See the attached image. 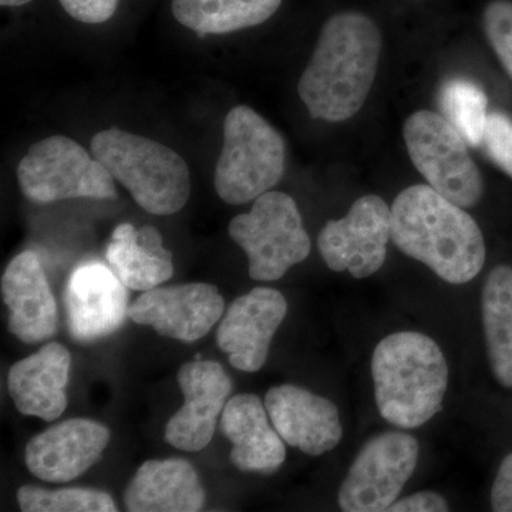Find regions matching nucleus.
<instances>
[{
	"label": "nucleus",
	"mask_w": 512,
	"mask_h": 512,
	"mask_svg": "<svg viewBox=\"0 0 512 512\" xmlns=\"http://www.w3.org/2000/svg\"><path fill=\"white\" fill-rule=\"evenodd\" d=\"M382 53V33L360 12L336 13L326 20L298 84L312 119L340 123L362 109Z\"/></svg>",
	"instance_id": "f257e3e1"
},
{
	"label": "nucleus",
	"mask_w": 512,
	"mask_h": 512,
	"mask_svg": "<svg viewBox=\"0 0 512 512\" xmlns=\"http://www.w3.org/2000/svg\"><path fill=\"white\" fill-rule=\"evenodd\" d=\"M392 241L448 284H468L487 261L480 225L430 185H412L397 195L392 205Z\"/></svg>",
	"instance_id": "f03ea898"
},
{
	"label": "nucleus",
	"mask_w": 512,
	"mask_h": 512,
	"mask_svg": "<svg viewBox=\"0 0 512 512\" xmlns=\"http://www.w3.org/2000/svg\"><path fill=\"white\" fill-rule=\"evenodd\" d=\"M380 416L399 429H417L443 407L448 365L436 340L419 332H397L380 340L372 356Z\"/></svg>",
	"instance_id": "7ed1b4c3"
},
{
	"label": "nucleus",
	"mask_w": 512,
	"mask_h": 512,
	"mask_svg": "<svg viewBox=\"0 0 512 512\" xmlns=\"http://www.w3.org/2000/svg\"><path fill=\"white\" fill-rule=\"evenodd\" d=\"M92 151L144 211L173 215L187 204L190 170L184 158L170 147L120 128H109L93 137Z\"/></svg>",
	"instance_id": "20e7f679"
},
{
	"label": "nucleus",
	"mask_w": 512,
	"mask_h": 512,
	"mask_svg": "<svg viewBox=\"0 0 512 512\" xmlns=\"http://www.w3.org/2000/svg\"><path fill=\"white\" fill-rule=\"evenodd\" d=\"M285 141L248 106L234 107L224 120V144L214 185L222 201L242 205L255 201L281 181Z\"/></svg>",
	"instance_id": "39448f33"
},
{
	"label": "nucleus",
	"mask_w": 512,
	"mask_h": 512,
	"mask_svg": "<svg viewBox=\"0 0 512 512\" xmlns=\"http://www.w3.org/2000/svg\"><path fill=\"white\" fill-rule=\"evenodd\" d=\"M229 237L248 256L249 276L276 281L311 254V238L291 195L268 191L256 198L248 214L229 224Z\"/></svg>",
	"instance_id": "423d86ee"
},
{
	"label": "nucleus",
	"mask_w": 512,
	"mask_h": 512,
	"mask_svg": "<svg viewBox=\"0 0 512 512\" xmlns=\"http://www.w3.org/2000/svg\"><path fill=\"white\" fill-rule=\"evenodd\" d=\"M403 136L414 167L431 188L463 208L481 201L483 175L470 156L466 138L447 117L416 111L404 123Z\"/></svg>",
	"instance_id": "0eeeda50"
},
{
	"label": "nucleus",
	"mask_w": 512,
	"mask_h": 512,
	"mask_svg": "<svg viewBox=\"0 0 512 512\" xmlns=\"http://www.w3.org/2000/svg\"><path fill=\"white\" fill-rule=\"evenodd\" d=\"M20 191L35 204L92 198L116 200L113 175L79 143L63 136L40 140L18 167Z\"/></svg>",
	"instance_id": "6e6552de"
},
{
	"label": "nucleus",
	"mask_w": 512,
	"mask_h": 512,
	"mask_svg": "<svg viewBox=\"0 0 512 512\" xmlns=\"http://www.w3.org/2000/svg\"><path fill=\"white\" fill-rule=\"evenodd\" d=\"M419 454V441L403 431H384L366 441L340 485V510H389L413 476Z\"/></svg>",
	"instance_id": "1a4fd4ad"
},
{
	"label": "nucleus",
	"mask_w": 512,
	"mask_h": 512,
	"mask_svg": "<svg viewBox=\"0 0 512 512\" xmlns=\"http://www.w3.org/2000/svg\"><path fill=\"white\" fill-rule=\"evenodd\" d=\"M390 239L392 208L370 194L357 198L345 217L323 227L318 248L332 271H348L353 278L365 279L382 268Z\"/></svg>",
	"instance_id": "9d476101"
},
{
	"label": "nucleus",
	"mask_w": 512,
	"mask_h": 512,
	"mask_svg": "<svg viewBox=\"0 0 512 512\" xmlns=\"http://www.w3.org/2000/svg\"><path fill=\"white\" fill-rule=\"evenodd\" d=\"M224 298L217 286L184 284L141 293L128 308L138 325L151 326L158 335L192 343L207 336L224 313Z\"/></svg>",
	"instance_id": "9b49d317"
},
{
	"label": "nucleus",
	"mask_w": 512,
	"mask_h": 512,
	"mask_svg": "<svg viewBox=\"0 0 512 512\" xmlns=\"http://www.w3.org/2000/svg\"><path fill=\"white\" fill-rule=\"evenodd\" d=\"M177 382L185 402L165 426V441L195 453L211 443L232 392V380L220 363L195 359L181 366Z\"/></svg>",
	"instance_id": "f8f14e48"
},
{
	"label": "nucleus",
	"mask_w": 512,
	"mask_h": 512,
	"mask_svg": "<svg viewBox=\"0 0 512 512\" xmlns=\"http://www.w3.org/2000/svg\"><path fill=\"white\" fill-rule=\"evenodd\" d=\"M288 313V302L272 288H255L229 306L217 330L218 348L241 372L261 370L272 339Z\"/></svg>",
	"instance_id": "ddd939ff"
},
{
	"label": "nucleus",
	"mask_w": 512,
	"mask_h": 512,
	"mask_svg": "<svg viewBox=\"0 0 512 512\" xmlns=\"http://www.w3.org/2000/svg\"><path fill=\"white\" fill-rule=\"evenodd\" d=\"M64 308L72 338L93 343L123 325L130 308L127 288L109 266L84 262L67 281Z\"/></svg>",
	"instance_id": "4468645a"
},
{
	"label": "nucleus",
	"mask_w": 512,
	"mask_h": 512,
	"mask_svg": "<svg viewBox=\"0 0 512 512\" xmlns=\"http://www.w3.org/2000/svg\"><path fill=\"white\" fill-rule=\"evenodd\" d=\"M110 430L89 419H70L37 434L25 451L26 467L47 483H69L100 460Z\"/></svg>",
	"instance_id": "2eb2a0df"
},
{
	"label": "nucleus",
	"mask_w": 512,
	"mask_h": 512,
	"mask_svg": "<svg viewBox=\"0 0 512 512\" xmlns=\"http://www.w3.org/2000/svg\"><path fill=\"white\" fill-rule=\"evenodd\" d=\"M265 406L285 443L308 456L329 453L342 440L338 407L326 397L295 384H281L268 390Z\"/></svg>",
	"instance_id": "dca6fc26"
},
{
	"label": "nucleus",
	"mask_w": 512,
	"mask_h": 512,
	"mask_svg": "<svg viewBox=\"0 0 512 512\" xmlns=\"http://www.w3.org/2000/svg\"><path fill=\"white\" fill-rule=\"evenodd\" d=\"M2 295L13 336L36 345L55 335L59 323L55 296L35 252H22L10 261L2 276Z\"/></svg>",
	"instance_id": "f3484780"
},
{
	"label": "nucleus",
	"mask_w": 512,
	"mask_h": 512,
	"mask_svg": "<svg viewBox=\"0 0 512 512\" xmlns=\"http://www.w3.org/2000/svg\"><path fill=\"white\" fill-rule=\"evenodd\" d=\"M269 419L265 403L256 394H237L228 400L221 430L232 444L229 457L238 470L269 476L284 466L285 441Z\"/></svg>",
	"instance_id": "a211bd4d"
},
{
	"label": "nucleus",
	"mask_w": 512,
	"mask_h": 512,
	"mask_svg": "<svg viewBox=\"0 0 512 512\" xmlns=\"http://www.w3.org/2000/svg\"><path fill=\"white\" fill-rule=\"evenodd\" d=\"M72 356L60 343H49L10 367L8 389L16 409L45 421L59 419L67 407Z\"/></svg>",
	"instance_id": "6ab92c4d"
},
{
	"label": "nucleus",
	"mask_w": 512,
	"mask_h": 512,
	"mask_svg": "<svg viewBox=\"0 0 512 512\" xmlns=\"http://www.w3.org/2000/svg\"><path fill=\"white\" fill-rule=\"evenodd\" d=\"M195 468L183 458L148 460L138 468L124 493L131 512H197L205 504Z\"/></svg>",
	"instance_id": "aec40b11"
},
{
	"label": "nucleus",
	"mask_w": 512,
	"mask_h": 512,
	"mask_svg": "<svg viewBox=\"0 0 512 512\" xmlns=\"http://www.w3.org/2000/svg\"><path fill=\"white\" fill-rule=\"evenodd\" d=\"M106 256L114 274L131 291H150L174 275L173 254L164 247L158 229L151 225H117L111 232Z\"/></svg>",
	"instance_id": "412c9836"
},
{
	"label": "nucleus",
	"mask_w": 512,
	"mask_h": 512,
	"mask_svg": "<svg viewBox=\"0 0 512 512\" xmlns=\"http://www.w3.org/2000/svg\"><path fill=\"white\" fill-rule=\"evenodd\" d=\"M485 353L494 382L512 392V265L498 264L481 291Z\"/></svg>",
	"instance_id": "4be33fe9"
},
{
	"label": "nucleus",
	"mask_w": 512,
	"mask_h": 512,
	"mask_svg": "<svg viewBox=\"0 0 512 512\" xmlns=\"http://www.w3.org/2000/svg\"><path fill=\"white\" fill-rule=\"evenodd\" d=\"M282 0H173L174 18L200 36L254 28L275 15Z\"/></svg>",
	"instance_id": "5701e85b"
},
{
	"label": "nucleus",
	"mask_w": 512,
	"mask_h": 512,
	"mask_svg": "<svg viewBox=\"0 0 512 512\" xmlns=\"http://www.w3.org/2000/svg\"><path fill=\"white\" fill-rule=\"evenodd\" d=\"M441 109L450 123L471 146H481L487 126V96L477 84L453 79L444 84L440 94Z\"/></svg>",
	"instance_id": "b1692460"
},
{
	"label": "nucleus",
	"mask_w": 512,
	"mask_h": 512,
	"mask_svg": "<svg viewBox=\"0 0 512 512\" xmlns=\"http://www.w3.org/2000/svg\"><path fill=\"white\" fill-rule=\"evenodd\" d=\"M18 503L23 512H116L113 497L92 488H46L22 485Z\"/></svg>",
	"instance_id": "393cba45"
},
{
	"label": "nucleus",
	"mask_w": 512,
	"mask_h": 512,
	"mask_svg": "<svg viewBox=\"0 0 512 512\" xmlns=\"http://www.w3.org/2000/svg\"><path fill=\"white\" fill-rule=\"evenodd\" d=\"M484 32L512 79V0H493L485 8Z\"/></svg>",
	"instance_id": "a878e982"
},
{
	"label": "nucleus",
	"mask_w": 512,
	"mask_h": 512,
	"mask_svg": "<svg viewBox=\"0 0 512 512\" xmlns=\"http://www.w3.org/2000/svg\"><path fill=\"white\" fill-rule=\"evenodd\" d=\"M488 157L512 178V120L503 113L488 114L483 143Z\"/></svg>",
	"instance_id": "bb28decb"
},
{
	"label": "nucleus",
	"mask_w": 512,
	"mask_h": 512,
	"mask_svg": "<svg viewBox=\"0 0 512 512\" xmlns=\"http://www.w3.org/2000/svg\"><path fill=\"white\" fill-rule=\"evenodd\" d=\"M63 9L79 22L100 25L113 18L120 0H59Z\"/></svg>",
	"instance_id": "cd10ccee"
},
{
	"label": "nucleus",
	"mask_w": 512,
	"mask_h": 512,
	"mask_svg": "<svg viewBox=\"0 0 512 512\" xmlns=\"http://www.w3.org/2000/svg\"><path fill=\"white\" fill-rule=\"evenodd\" d=\"M490 507L495 512H512V450L498 464L491 484Z\"/></svg>",
	"instance_id": "c85d7f7f"
},
{
	"label": "nucleus",
	"mask_w": 512,
	"mask_h": 512,
	"mask_svg": "<svg viewBox=\"0 0 512 512\" xmlns=\"http://www.w3.org/2000/svg\"><path fill=\"white\" fill-rule=\"evenodd\" d=\"M450 505L444 500L443 495L433 491H420L409 495L402 500H396L387 511L392 512H446Z\"/></svg>",
	"instance_id": "c756f323"
},
{
	"label": "nucleus",
	"mask_w": 512,
	"mask_h": 512,
	"mask_svg": "<svg viewBox=\"0 0 512 512\" xmlns=\"http://www.w3.org/2000/svg\"><path fill=\"white\" fill-rule=\"evenodd\" d=\"M33 0H0V5L6 6V8H16V6L28 5Z\"/></svg>",
	"instance_id": "7c9ffc66"
}]
</instances>
